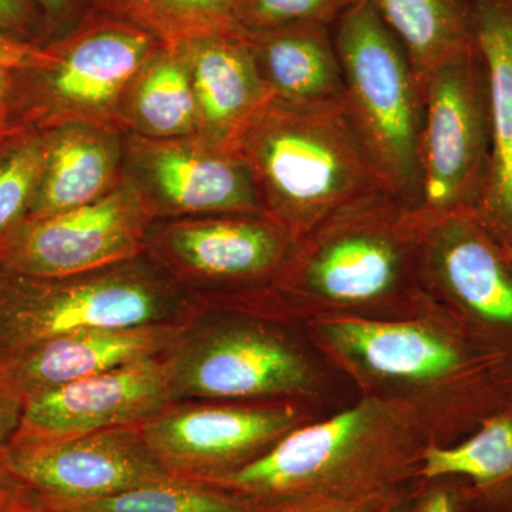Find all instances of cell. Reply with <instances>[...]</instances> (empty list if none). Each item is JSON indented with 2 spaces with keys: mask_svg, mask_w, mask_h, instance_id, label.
<instances>
[{
  "mask_svg": "<svg viewBox=\"0 0 512 512\" xmlns=\"http://www.w3.org/2000/svg\"><path fill=\"white\" fill-rule=\"evenodd\" d=\"M306 330L359 396L403 410L434 446L511 409L512 350L436 303L412 319L322 320Z\"/></svg>",
  "mask_w": 512,
  "mask_h": 512,
  "instance_id": "1",
  "label": "cell"
},
{
  "mask_svg": "<svg viewBox=\"0 0 512 512\" xmlns=\"http://www.w3.org/2000/svg\"><path fill=\"white\" fill-rule=\"evenodd\" d=\"M421 241L419 214L382 192L295 239L264 291L227 303L302 326L416 318L434 305L421 276Z\"/></svg>",
  "mask_w": 512,
  "mask_h": 512,
  "instance_id": "2",
  "label": "cell"
},
{
  "mask_svg": "<svg viewBox=\"0 0 512 512\" xmlns=\"http://www.w3.org/2000/svg\"><path fill=\"white\" fill-rule=\"evenodd\" d=\"M164 357L173 403L289 400L329 416L360 397L306 326L235 303H202Z\"/></svg>",
  "mask_w": 512,
  "mask_h": 512,
  "instance_id": "3",
  "label": "cell"
},
{
  "mask_svg": "<svg viewBox=\"0 0 512 512\" xmlns=\"http://www.w3.org/2000/svg\"><path fill=\"white\" fill-rule=\"evenodd\" d=\"M429 446L403 410L360 396L292 430L254 463L205 484L271 510L303 498L360 500L416 484Z\"/></svg>",
  "mask_w": 512,
  "mask_h": 512,
  "instance_id": "4",
  "label": "cell"
},
{
  "mask_svg": "<svg viewBox=\"0 0 512 512\" xmlns=\"http://www.w3.org/2000/svg\"><path fill=\"white\" fill-rule=\"evenodd\" d=\"M234 151L262 214L293 241L335 212L389 192L345 104L299 106L272 97Z\"/></svg>",
  "mask_w": 512,
  "mask_h": 512,
  "instance_id": "5",
  "label": "cell"
},
{
  "mask_svg": "<svg viewBox=\"0 0 512 512\" xmlns=\"http://www.w3.org/2000/svg\"><path fill=\"white\" fill-rule=\"evenodd\" d=\"M201 308L146 252L69 276L0 268V357L79 330L187 322Z\"/></svg>",
  "mask_w": 512,
  "mask_h": 512,
  "instance_id": "6",
  "label": "cell"
},
{
  "mask_svg": "<svg viewBox=\"0 0 512 512\" xmlns=\"http://www.w3.org/2000/svg\"><path fill=\"white\" fill-rule=\"evenodd\" d=\"M332 32L350 120L384 187L417 212L423 90L406 50L369 0H359L346 10Z\"/></svg>",
  "mask_w": 512,
  "mask_h": 512,
  "instance_id": "7",
  "label": "cell"
},
{
  "mask_svg": "<svg viewBox=\"0 0 512 512\" xmlns=\"http://www.w3.org/2000/svg\"><path fill=\"white\" fill-rule=\"evenodd\" d=\"M158 43L126 23L87 12L46 43L50 59L13 70L10 116L19 126L50 130L69 123L120 128L128 84Z\"/></svg>",
  "mask_w": 512,
  "mask_h": 512,
  "instance_id": "8",
  "label": "cell"
},
{
  "mask_svg": "<svg viewBox=\"0 0 512 512\" xmlns=\"http://www.w3.org/2000/svg\"><path fill=\"white\" fill-rule=\"evenodd\" d=\"M420 141L423 222L476 212L491 164L487 72L476 43L434 67L421 83Z\"/></svg>",
  "mask_w": 512,
  "mask_h": 512,
  "instance_id": "9",
  "label": "cell"
},
{
  "mask_svg": "<svg viewBox=\"0 0 512 512\" xmlns=\"http://www.w3.org/2000/svg\"><path fill=\"white\" fill-rule=\"evenodd\" d=\"M293 239L262 212L151 222L146 254L202 303L237 301L274 281Z\"/></svg>",
  "mask_w": 512,
  "mask_h": 512,
  "instance_id": "10",
  "label": "cell"
},
{
  "mask_svg": "<svg viewBox=\"0 0 512 512\" xmlns=\"http://www.w3.org/2000/svg\"><path fill=\"white\" fill-rule=\"evenodd\" d=\"M326 414L301 402H174L141 424L151 453L175 477L208 483L241 470L286 434Z\"/></svg>",
  "mask_w": 512,
  "mask_h": 512,
  "instance_id": "11",
  "label": "cell"
},
{
  "mask_svg": "<svg viewBox=\"0 0 512 512\" xmlns=\"http://www.w3.org/2000/svg\"><path fill=\"white\" fill-rule=\"evenodd\" d=\"M121 183L153 221L261 212L238 154L198 134L148 138L124 133Z\"/></svg>",
  "mask_w": 512,
  "mask_h": 512,
  "instance_id": "12",
  "label": "cell"
},
{
  "mask_svg": "<svg viewBox=\"0 0 512 512\" xmlns=\"http://www.w3.org/2000/svg\"><path fill=\"white\" fill-rule=\"evenodd\" d=\"M421 276L431 301L512 350V262L474 212L423 222Z\"/></svg>",
  "mask_w": 512,
  "mask_h": 512,
  "instance_id": "13",
  "label": "cell"
},
{
  "mask_svg": "<svg viewBox=\"0 0 512 512\" xmlns=\"http://www.w3.org/2000/svg\"><path fill=\"white\" fill-rule=\"evenodd\" d=\"M150 215L126 184L100 200L33 218L0 255V268L30 276H69L120 264L146 252Z\"/></svg>",
  "mask_w": 512,
  "mask_h": 512,
  "instance_id": "14",
  "label": "cell"
},
{
  "mask_svg": "<svg viewBox=\"0 0 512 512\" xmlns=\"http://www.w3.org/2000/svg\"><path fill=\"white\" fill-rule=\"evenodd\" d=\"M3 463L37 498L83 500L174 480L151 453L140 426L83 436L12 443Z\"/></svg>",
  "mask_w": 512,
  "mask_h": 512,
  "instance_id": "15",
  "label": "cell"
},
{
  "mask_svg": "<svg viewBox=\"0 0 512 512\" xmlns=\"http://www.w3.org/2000/svg\"><path fill=\"white\" fill-rule=\"evenodd\" d=\"M170 403V373L164 355L144 357L26 397L12 443L63 440L140 426Z\"/></svg>",
  "mask_w": 512,
  "mask_h": 512,
  "instance_id": "16",
  "label": "cell"
},
{
  "mask_svg": "<svg viewBox=\"0 0 512 512\" xmlns=\"http://www.w3.org/2000/svg\"><path fill=\"white\" fill-rule=\"evenodd\" d=\"M190 320L66 333L0 357V372L26 399L134 360L164 355Z\"/></svg>",
  "mask_w": 512,
  "mask_h": 512,
  "instance_id": "17",
  "label": "cell"
},
{
  "mask_svg": "<svg viewBox=\"0 0 512 512\" xmlns=\"http://www.w3.org/2000/svg\"><path fill=\"white\" fill-rule=\"evenodd\" d=\"M470 18L487 72L491 124L490 174L474 214L512 249V0H470Z\"/></svg>",
  "mask_w": 512,
  "mask_h": 512,
  "instance_id": "18",
  "label": "cell"
},
{
  "mask_svg": "<svg viewBox=\"0 0 512 512\" xmlns=\"http://www.w3.org/2000/svg\"><path fill=\"white\" fill-rule=\"evenodd\" d=\"M197 134L234 150L239 134L272 99L256 67L247 32L187 43Z\"/></svg>",
  "mask_w": 512,
  "mask_h": 512,
  "instance_id": "19",
  "label": "cell"
},
{
  "mask_svg": "<svg viewBox=\"0 0 512 512\" xmlns=\"http://www.w3.org/2000/svg\"><path fill=\"white\" fill-rule=\"evenodd\" d=\"M47 131L45 163L28 220L76 210L119 187L124 151L121 128L69 123Z\"/></svg>",
  "mask_w": 512,
  "mask_h": 512,
  "instance_id": "20",
  "label": "cell"
},
{
  "mask_svg": "<svg viewBox=\"0 0 512 512\" xmlns=\"http://www.w3.org/2000/svg\"><path fill=\"white\" fill-rule=\"evenodd\" d=\"M247 36L275 99L299 106L343 104L345 82L332 26L302 23Z\"/></svg>",
  "mask_w": 512,
  "mask_h": 512,
  "instance_id": "21",
  "label": "cell"
},
{
  "mask_svg": "<svg viewBox=\"0 0 512 512\" xmlns=\"http://www.w3.org/2000/svg\"><path fill=\"white\" fill-rule=\"evenodd\" d=\"M124 133L148 138L197 134L190 56L184 45H158L134 74L121 101Z\"/></svg>",
  "mask_w": 512,
  "mask_h": 512,
  "instance_id": "22",
  "label": "cell"
},
{
  "mask_svg": "<svg viewBox=\"0 0 512 512\" xmlns=\"http://www.w3.org/2000/svg\"><path fill=\"white\" fill-rule=\"evenodd\" d=\"M461 476L471 485V512H512V412L495 414L466 439L427 447L421 478Z\"/></svg>",
  "mask_w": 512,
  "mask_h": 512,
  "instance_id": "23",
  "label": "cell"
},
{
  "mask_svg": "<svg viewBox=\"0 0 512 512\" xmlns=\"http://www.w3.org/2000/svg\"><path fill=\"white\" fill-rule=\"evenodd\" d=\"M406 50L420 86L441 62L474 42L470 0H369Z\"/></svg>",
  "mask_w": 512,
  "mask_h": 512,
  "instance_id": "24",
  "label": "cell"
},
{
  "mask_svg": "<svg viewBox=\"0 0 512 512\" xmlns=\"http://www.w3.org/2000/svg\"><path fill=\"white\" fill-rule=\"evenodd\" d=\"M87 12L147 33L161 45L241 35L235 0H84Z\"/></svg>",
  "mask_w": 512,
  "mask_h": 512,
  "instance_id": "25",
  "label": "cell"
},
{
  "mask_svg": "<svg viewBox=\"0 0 512 512\" xmlns=\"http://www.w3.org/2000/svg\"><path fill=\"white\" fill-rule=\"evenodd\" d=\"M32 494V493H30ZM33 504L49 512H274L271 508L187 478L143 485L121 493L83 500H47L32 494Z\"/></svg>",
  "mask_w": 512,
  "mask_h": 512,
  "instance_id": "26",
  "label": "cell"
},
{
  "mask_svg": "<svg viewBox=\"0 0 512 512\" xmlns=\"http://www.w3.org/2000/svg\"><path fill=\"white\" fill-rule=\"evenodd\" d=\"M49 131L25 128L0 143V255L28 221Z\"/></svg>",
  "mask_w": 512,
  "mask_h": 512,
  "instance_id": "27",
  "label": "cell"
},
{
  "mask_svg": "<svg viewBox=\"0 0 512 512\" xmlns=\"http://www.w3.org/2000/svg\"><path fill=\"white\" fill-rule=\"evenodd\" d=\"M357 2L359 0H235V13L239 26L249 33L302 23L333 26Z\"/></svg>",
  "mask_w": 512,
  "mask_h": 512,
  "instance_id": "28",
  "label": "cell"
},
{
  "mask_svg": "<svg viewBox=\"0 0 512 512\" xmlns=\"http://www.w3.org/2000/svg\"><path fill=\"white\" fill-rule=\"evenodd\" d=\"M471 507V485L461 476L420 478L414 491L413 512H471Z\"/></svg>",
  "mask_w": 512,
  "mask_h": 512,
  "instance_id": "29",
  "label": "cell"
},
{
  "mask_svg": "<svg viewBox=\"0 0 512 512\" xmlns=\"http://www.w3.org/2000/svg\"><path fill=\"white\" fill-rule=\"evenodd\" d=\"M0 32L37 45L55 39L49 22L33 0H0Z\"/></svg>",
  "mask_w": 512,
  "mask_h": 512,
  "instance_id": "30",
  "label": "cell"
},
{
  "mask_svg": "<svg viewBox=\"0 0 512 512\" xmlns=\"http://www.w3.org/2000/svg\"><path fill=\"white\" fill-rule=\"evenodd\" d=\"M417 483H419V481H417ZM414 485H412V487L403 488V490L376 494L372 495V497L360 498V500L353 501L329 500V498L318 497L303 498V500L279 505V507L275 508L274 512H383L390 504L399 500L403 494L412 490Z\"/></svg>",
  "mask_w": 512,
  "mask_h": 512,
  "instance_id": "31",
  "label": "cell"
},
{
  "mask_svg": "<svg viewBox=\"0 0 512 512\" xmlns=\"http://www.w3.org/2000/svg\"><path fill=\"white\" fill-rule=\"evenodd\" d=\"M50 59V52L46 45L26 42L0 32V66L8 69H26V67L39 66Z\"/></svg>",
  "mask_w": 512,
  "mask_h": 512,
  "instance_id": "32",
  "label": "cell"
},
{
  "mask_svg": "<svg viewBox=\"0 0 512 512\" xmlns=\"http://www.w3.org/2000/svg\"><path fill=\"white\" fill-rule=\"evenodd\" d=\"M25 409V397L0 372V451L15 439Z\"/></svg>",
  "mask_w": 512,
  "mask_h": 512,
  "instance_id": "33",
  "label": "cell"
},
{
  "mask_svg": "<svg viewBox=\"0 0 512 512\" xmlns=\"http://www.w3.org/2000/svg\"><path fill=\"white\" fill-rule=\"evenodd\" d=\"M43 15L55 37L72 29L86 15V3L84 0H33Z\"/></svg>",
  "mask_w": 512,
  "mask_h": 512,
  "instance_id": "34",
  "label": "cell"
},
{
  "mask_svg": "<svg viewBox=\"0 0 512 512\" xmlns=\"http://www.w3.org/2000/svg\"><path fill=\"white\" fill-rule=\"evenodd\" d=\"M32 505V494L5 466L0 451V512H25Z\"/></svg>",
  "mask_w": 512,
  "mask_h": 512,
  "instance_id": "35",
  "label": "cell"
},
{
  "mask_svg": "<svg viewBox=\"0 0 512 512\" xmlns=\"http://www.w3.org/2000/svg\"><path fill=\"white\" fill-rule=\"evenodd\" d=\"M13 70L0 66V124H16L10 116L13 90Z\"/></svg>",
  "mask_w": 512,
  "mask_h": 512,
  "instance_id": "36",
  "label": "cell"
},
{
  "mask_svg": "<svg viewBox=\"0 0 512 512\" xmlns=\"http://www.w3.org/2000/svg\"><path fill=\"white\" fill-rule=\"evenodd\" d=\"M417 484L414 485L412 490L407 491L403 494L399 500L394 501L390 504L383 512H413L414 507V491H416Z\"/></svg>",
  "mask_w": 512,
  "mask_h": 512,
  "instance_id": "37",
  "label": "cell"
},
{
  "mask_svg": "<svg viewBox=\"0 0 512 512\" xmlns=\"http://www.w3.org/2000/svg\"><path fill=\"white\" fill-rule=\"evenodd\" d=\"M26 127L19 126V124H0V143L6 138L15 136L19 131L25 130Z\"/></svg>",
  "mask_w": 512,
  "mask_h": 512,
  "instance_id": "38",
  "label": "cell"
},
{
  "mask_svg": "<svg viewBox=\"0 0 512 512\" xmlns=\"http://www.w3.org/2000/svg\"><path fill=\"white\" fill-rule=\"evenodd\" d=\"M25 512H49V511H46V510H43V508L37 507V505L33 504V501H32V505H30L28 510H26Z\"/></svg>",
  "mask_w": 512,
  "mask_h": 512,
  "instance_id": "39",
  "label": "cell"
},
{
  "mask_svg": "<svg viewBox=\"0 0 512 512\" xmlns=\"http://www.w3.org/2000/svg\"><path fill=\"white\" fill-rule=\"evenodd\" d=\"M505 251H507L508 258H510V261L512 262V249L505 248Z\"/></svg>",
  "mask_w": 512,
  "mask_h": 512,
  "instance_id": "40",
  "label": "cell"
},
{
  "mask_svg": "<svg viewBox=\"0 0 512 512\" xmlns=\"http://www.w3.org/2000/svg\"><path fill=\"white\" fill-rule=\"evenodd\" d=\"M511 412H512V404H511Z\"/></svg>",
  "mask_w": 512,
  "mask_h": 512,
  "instance_id": "41",
  "label": "cell"
}]
</instances>
